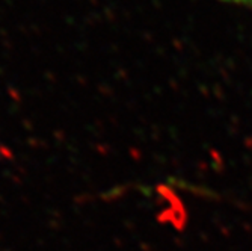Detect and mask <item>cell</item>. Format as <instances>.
<instances>
[{"label": "cell", "instance_id": "6da1fadb", "mask_svg": "<svg viewBox=\"0 0 252 251\" xmlns=\"http://www.w3.org/2000/svg\"><path fill=\"white\" fill-rule=\"evenodd\" d=\"M225 2H230V3H236V5H243V6L252 8V0H225Z\"/></svg>", "mask_w": 252, "mask_h": 251}]
</instances>
